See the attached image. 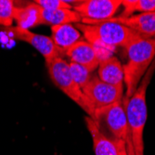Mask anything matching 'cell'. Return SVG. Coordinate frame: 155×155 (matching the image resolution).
<instances>
[{
  "mask_svg": "<svg viewBox=\"0 0 155 155\" xmlns=\"http://www.w3.org/2000/svg\"><path fill=\"white\" fill-rule=\"evenodd\" d=\"M110 20L126 26L142 38L155 39V12L139 13L128 18L114 17Z\"/></svg>",
  "mask_w": 155,
  "mask_h": 155,
  "instance_id": "cell-9",
  "label": "cell"
},
{
  "mask_svg": "<svg viewBox=\"0 0 155 155\" xmlns=\"http://www.w3.org/2000/svg\"><path fill=\"white\" fill-rule=\"evenodd\" d=\"M124 9L119 18H128L134 15V12L139 13L155 12V0H122Z\"/></svg>",
  "mask_w": 155,
  "mask_h": 155,
  "instance_id": "cell-16",
  "label": "cell"
},
{
  "mask_svg": "<svg viewBox=\"0 0 155 155\" xmlns=\"http://www.w3.org/2000/svg\"><path fill=\"white\" fill-rule=\"evenodd\" d=\"M65 55L70 59V62H74L84 68L91 73L97 69L101 59L97 51L92 44L87 40L81 39L70 48Z\"/></svg>",
  "mask_w": 155,
  "mask_h": 155,
  "instance_id": "cell-10",
  "label": "cell"
},
{
  "mask_svg": "<svg viewBox=\"0 0 155 155\" xmlns=\"http://www.w3.org/2000/svg\"><path fill=\"white\" fill-rule=\"evenodd\" d=\"M42 8L36 3L32 2L22 7L16 8L15 19L16 27L23 30L42 25Z\"/></svg>",
  "mask_w": 155,
  "mask_h": 155,
  "instance_id": "cell-14",
  "label": "cell"
},
{
  "mask_svg": "<svg viewBox=\"0 0 155 155\" xmlns=\"http://www.w3.org/2000/svg\"><path fill=\"white\" fill-rule=\"evenodd\" d=\"M76 28L83 33L84 40L94 46L101 61L111 56L116 48H124L137 35L126 26L110 20L77 23Z\"/></svg>",
  "mask_w": 155,
  "mask_h": 155,
  "instance_id": "cell-1",
  "label": "cell"
},
{
  "mask_svg": "<svg viewBox=\"0 0 155 155\" xmlns=\"http://www.w3.org/2000/svg\"><path fill=\"white\" fill-rule=\"evenodd\" d=\"M155 69V62L150 65L146 74L139 83L135 93L130 97H123V105L131 136L135 155H144L143 133L147 122V103L146 94L149 84L151 80Z\"/></svg>",
  "mask_w": 155,
  "mask_h": 155,
  "instance_id": "cell-3",
  "label": "cell"
},
{
  "mask_svg": "<svg viewBox=\"0 0 155 155\" xmlns=\"http://www.w3.org/2000/svg\"><path fill=\"white\" fill-rule=\"evenodd\" d=\"M82 18L79 14L72 9H57L46 10L42 9V25L57 26L63 24L81 23Z\"/></svg>",
  "mask_w": 155,
  "mask_h": 155,
  "instance_id": "cell-15",
  "label": "cell"
},
{
  "mask_svg": "<svg viewBox=\"0 0 155 155\" xmlns=\"http://www.w3.org/2000/svg\"><path fill=\"white\" fill-rule=\"evenodd\" d=\"M46 65L49 77L55 86L60 88L72 101L77 103L87 112V116L92 117L93 112L87 103V98L71 74L69 62L59 56L51 61L46 63Z\"/></svg>",
  "mask_w": 155,
  "mask_h": 155,
  "instance_id": "cell-4",
  "label": "cell"
},
{
  "mask_svg": "<svg viewBox=\"0 0 155 155\" xmlns=\"http://www.w3.org/2000/svg\"><path fill=\"white\" fill-rule=\"evenodd\" d=\"M43 9L57 10V9H72L73 6L65 0H35L34 1Z\"/></svg>",
  "mask_w": 155,
  "mask_h": 155,
  "instance_id": "cell-19",
  "label": "cell"
},
{
  "mask_svg": "<svg viewBox=\"0 0 155 155\" xmlns=\"http://www.w3.org/2000/svg\"><path fill=\"white\" fill-rule=\"evenodd\" d=\"M124 49L126 51V62L123 64L124 83L126 87L124 97H130L153 63L155 59V39H146L137 35Z\"/></svg>",
  "mask_w": 155,
  "mask_h": 155,
  "instance_id": "cell-2",
  "label": "cell"
},
{
  "mask_svg": "<svg viewBox=\"0 0 155 155\" xmlns=\"http://www.w3.org/2000/svg\"><path fill=\"white\" fill-rule=\"evenodd\" d=\"M51 33V39L61 56L82 39L81 32L73 24L52 26Z\"/></svg>",
  "mask_w": 155,
  "mask_h": 155,
  "instance_id": "cell-12",
  "label": "cell"
},
{
  "mask_svg": "<svg viewBox=\"0 0 155 155\" xmlns=\"http://www.w3.org/2000/svg\"><path fill=\"white\" fill-rule=\"evenodd\" d=\"M69 66H70L71 74L74 82L77 84V86L81 89H83L93 77L91 72L88 71L87 68H84L79 64H76L74 62H69Z\"/></svg>",
  "mask_w": 155,
  "mask_h": 155,
  "instance_id": "cell-18",
  "label": "cell"
},
{
  "mask_svg": "<svg viewBox=\"0 0 155 155\" xmlns=\"http://www.w3.org/2000/svg\"><path fill=\"white\" fill-rule=\"evenodd\" d=\"M92 118L107 137L114 140L125 141L129 135V128L123 101L115 102L94 111Z\"/></svg>",
  "mask_w": 155,
  "mask_h": 155,
  "instance_id": "cell-5",
  "label": "cell"
},
{
  "mask_svg": "<svg viewBox=\"0 0 155 155\" xmlns=\"http://www.w3.org/2000/svg\"><path fill=\"white\" fill-rule=\"evenodd\" d=\"M125 145H126V151H127V154H128V155H135L130 134L128 135L127 138H126V140H125Z\"/></svg>",
  "mask_w": 155,
  "mask_h": 155,
  "instance_id": "cell-21",
  "label": "cell"
},
{
  "mask_svg": "<svg viewBox=\"0 0 155 155\" xmlns=\"http://www.w3.org/2000/svg\"><path fill=\"white\" fill-rule=\"evenodd\" d=\"M117 148H118V155H128L126 151V145L124 140H115Z\"/></svg>",
  "mask_w": 155,
  "mask_h": 155,
  "instance_id": "cell-20",
  "label": "cell"
},
{
  "mask_svg": "<svg viewBox=\"0 0 155 155\" xmlns=\"http://www.w3.org/2000/svg\"><path fill=\"white\" fill-rule=\"evenodd\" d=\"M5 32L8 33V35H9L12 38L25 42V43L32 46L43 56L46 63L61 56L50 36L38 35L31 32L30 30H23L16 26L6 28Z\"/></svg>",
  "mask_w": 155,
  "mask_h": 155,
  "instance_id": "cell-8",
  "label": "cell"
},
{
  "mask_svg": "<svg viewBox=\"0 0 155 155\" xmlns=\"http://www.w3.org/2000/svg\"><path fill=\"white\" fill-rule=\"evenodd\" d=\"M97 77L111 86L124 87V67L116 56L111 55L100 61L97 67Z\"/></svg>",
  "mask_w": 155,
  "mask_h": 155,
  "instance_id": "cell-11",
  "label": "cell"
},
{
  "mask_svg": "<svg viewBox=\"0 0 155 155\" xmlns=\"http://www.w3.org/2000/svg\"><path fill=\"white\" fill-rule=\"evenodd\" d=\"M16 8L15 2L12 0H0V25L5 28L12 27Z\"/></svg>",
  "mask_w": 155,
  "mask_h": 155,
  "instance_id": "cell-17",
  "label": "cell"
},
{
  "mask_svg": "<svg viewBox=\"0 0 155 155\" xmlns=\"http://www.w3.org/2000/svg\"><path fill=\"white\" fill-rule=\"evenodd\" d=\"M122 6V0H83L73 7L83 23L98 22L114 18Z\"/></svg>",
  "mask_w": 155,
  "mask_h": 155,
  "instance_id": "cell-7",
  "label": "cell"
},
{
  "mask_svg": "<svg viewBox=\"0 0 155 155\" xmlns=\"http://www.w3.org/2000/svg\"><path fill=\"white\" fill-rule=\"evenodd\" d=\"M87 129L92 137L95 155H118L116 141L107 137L89 116L84 117Z\"/></svg>",
  "mask_w": 155,
  "mask_h": 155,
  "instance_id": "cell-13",
  "label": "cell"
},
{
  "mask_svg": "<svg viewBox=\"0 0 155 155\" xmlns=\"http://www.w3.org/2000/svg\"><path fill=\"white\" fill-rule=\"evenodd\" d=\"M82 91L93 114L96 110L122 101L124 97V87L104 83L97 76L92 77Z\"/></svg>",
  "mask_w": 155,
  "mask_h": 155,
  "instance_id": "cell-6",
  "label": "cell"
}]
</instances>
